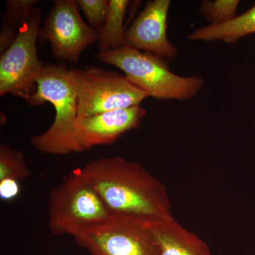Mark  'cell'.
I'll return each instance as SVG.
<instances>
[{
    "label": "cell",
    "mask_w": 255,
    "mask_h": 255,
    "mask_svg": "<svg viewBox=\"0 0 255 255\" xmlns=\"http://www.w3.org/2000/svg\"><path fill=\"white\" fill-rule=\"evenodd\" d=\"M150 221L113 215L106 222L74 238L90 255H157Z\"/></svg>",
    "instance_id": "6"
},
{
    "label": "cell",
    "mask_w": 255,
    "mask_h": 255,
    "mask_svg": "<svg viewBox=\"0 0 255 255\" xmlns=\"http://www.w3.org/2000/svg\"><path fill=\"white\" fill-rule=\"evenodd\" d=\"M130 1L110 0L105 24L98 33L100 53L112 51L125 46L124 21Z\"/></svg>",
    "instance_id": "13"
},
{
    "label": "cell",
    "mask_w": 255,
    "mask_h": 255,
    "mask_svg": "<svg viewBox=\"0 0 255 255\" xmlns=\"http://www.w3.org/2000/svg\"><path fill=\"white\" fill-rule=\"evenodd\" d=\"M47 210L50 232L73 238L113 216L80 169L69 173L50 190Z\"/></svg>",
    "instance_id": "3"
},
{
    "label": "cell",
    "mask_w": 255,
    "mask_h": 255,
    "mask_svg": "<svg viewBox=\"0 0 255 255\" xmlns=\"http://www.w3.org/2000/svg\"><path fill=\"white\" fill-rule=\"evenodd\" d=\"M255 33V4L241 15H237L228 22L209 24L196 28L188 35L187 39L194 41H222L234 43L238 40Z\"/></svg>",
    "instance_id": "12"
},
{
    "label": "cell",
    "mask_w": 255,
    "mask_h": 255,
    "mask_svg": "<svg viewBox=\"0 0 255 255\" xmlns=\"http://www.w3.org/2000/svg\"><path fill=\"white\" fill-rule=\"evenodd\" d=\"M77 3L88 20L90 26L99 33L105 24L110 0H78Z\"/></svg>",
    "instance_id": "17"
},
{
    "label": "cell",
    "mask_w": 255,
    "mask_h": 255,
    "mask_svg": "<svg viewBox=\"0 0 255 255\" xmlns=\"http://www.w3.org/2000/svg\"><path fill=\"white\" fill-rule=\"evenodd\" d=\"M169 0L148 1L131 26L125 31V46L172 59L177 48L167 34Z\"/></svg>",
    "instance_id": "10"
},
{
    "label": "cell",
    "mask_w": 255,
    "mask_h": 255,
    "mask_svg": "<svg viewBox=\"0 0 255 255\" xmlns=\"http://www.w3.org/2000/svg\"><path fill=\"white\" fill-rule=\"evenodd\" d=\"M149 223L155 241L157 255H212L205 242L183 227L174 216Z\"/></svg>",
    "instance_id": "11"
},
{
    "label": "cell",
    "mask_w": 255,
    "mask_h": 255,
    "mask_svg": "<svg viewBox=\"0 0 255 255\" xmlns=\"http://www.w3.org/2000/svg\"><path fill=\"white\" fill-rule=\"evenodd\" d=\"M41 12L33 8L23 19L9 48L0 57V96L21 97L28 103L36 93V82L45 65L38 59Z\"/></svg>",
    "instance_id": "4"
},
{
    "label": "cell",
    "mask_w": 255,
    "mask_h": 255,
    "mask_svg": "<svg viewBox=\"0 0 255 255\" xmlns=\"http://www.w3.org/2000/svg\"><path fill=\"white\" fill-rule=\"evenodd\" d=\"M80 169L112 214L151 221L173 217L167 188L141 164L117 155Z\"/></svg>",
    "instance_id": "1"
},
{
    "label": "cell",
    "mask_w": 255,
    "mask_h": 255,
    "mask_svg": "<svg viewBox=\"0 0 255 255\" xmlns=\"http://www.w3.org/2000/svg\"><path fill=\"white\" fill-rule=\"evenodd\" d=\"M49 102L54 107L55 115L49 128L31 139L32 146L46 153L55 142L68 132L78 118L77 97L70 70L65 65L48 64L36 82V93L28 105L39 106Z\"/></svg>",
    "instance_id": "7"
},
{
    "label": "cell",
    "mask_w": 255,
    "mask_h": 255,
    "mask_svg": "<svg viewBox=\"0 0 255 255\" xmlns=\"http://www.w3.org/2000/svg\"><path fill=\"white\" fill-rule=\"evenodd\" d=\"M239 0H216L203 1L199 11L209 21L210 24H221L236 17Z\"/></svg>",
    "instance_id": "16"
},
{
    "label": "cell",
    "mask_w": 255,
    "mask_h": 255,
    "mask_svg": "<svg viewBox=\"0 0 255 255\" xmlns=\"http://www.w3.org/2000/svg\"><path fill=\"white\" fill-rule=\"evenodd\" d=\"M31 175L24 155L4 143L0 145V181L23 180Z\"/></svg>",
    "instance_id": "15"
},
{
    "label": "cell",
    "mask_w": 255,
    "mask_h": 255,
    "mask_svg": "<svg viewBox=\"0 0 255 255\" xmlns=\"http://www.w3.org/2000/svg\"><path fill=\"white\" fill-rule=\"evenodd\" d=\"M145 114V109L137 106L92 117H78L46 154L65 155L112 144L126 132L138 127Z\"/></svg>",
    "instance_id": "8"
},
{
    "label": "cell",
    "mask_w": 255,
    "mask_h": 255,
    "mask_svg": "<svg viewBox=\"0 0 255 255\" xmlns=\"http://www.w3.org/2000/svg\"><path fill=\"white\" fill-rule=\"evenodd\" d=\"M75 0H55L39 37L49 42L53 56L76 63L87 47L98 41V32L82 19Z\"/></svg>",
    "instance_id": "9"
},
{
    "label": "cell",
    "mask_w": 255,
    "mask_h": 255,
    "mask_svg": "<svg viewBox=\"0 0 255 255\" xmlns=\"http://www.w3.org/2000/svg\"><path fill=\"white\" fill-rule=\"evenodd\" d=\"M39 1L37 0H6V9L1 20L0 50L5 51L11 44L18 28L28 11Z\"/></svg>",
    "instance_id": "14"
},
{
    "label": "cell",
    "mask_w": 255,
    "mask_h": 255,
    "mask_svg": "<svg viewBox=\"0 0 255 255\" xmlns=\"http://www.w3.org/2000/svg\"><path fill=\"white\" fill-rule=\"evenodd\" d=\"M20 193L19 181L13 179L0 181V198L2 201H11Z\"/></svg>",
    "instance_id": "18"
},
{
    "label": "cell",
    "mask_w": 255,
    "mask_h": 255,
    "mask_svg": "<svg viewBox=\"0 0 255 255\" xmlns=\"http://www.w3.org/2000/svg\"><path fill=\"white\" fill-rule=\"evenodd\" d=\"M97 58L120 69L132 85L147 97L157 100H189L204 84L200 77H184L172 73L163 58L130 47L100 53Z\"/></svg>",
    "instance_id": "2"
},
{
    "label": "cell",
    "mask_w": 255,
    "mask_h": 255,
    "mask_svg": "<svg viewBox=\"0 0 255 255\" xmlns=\"http://www.w3.org/2000/svg\"><path fill=\"white\" fill-rule=\"evenodd\" d=\"M78 117H89L140 106L147 96L124 75L97 68L70 69Z\"/></svg>",
    "instance_id": "5"
}]
</instances>
